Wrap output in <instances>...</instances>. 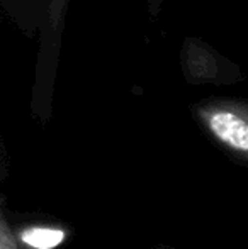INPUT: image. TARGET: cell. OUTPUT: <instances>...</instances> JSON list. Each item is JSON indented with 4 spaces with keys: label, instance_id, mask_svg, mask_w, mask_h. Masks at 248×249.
<instances>
[{
    "label": "cell",
    "instance_id": "3",
    "mask_svg": "<svg viewBox=\"0 0 248 249\" xmlns=\"http://www.w3.org/2000/svg\"><path fill=\"white\" fill-rule=\"evenodd\" d=\"M19 237L33 249H55L65 241V232L55 227H27Z\"/></svg>",
    "mask_w": 248,
    "mask_h": 249
},
{
    "label": "cell",
    "instance_id": "4",
    "mask_svg": "<svg viewBox=\"0 0 248 249\" xmlns=\"http://www.w3.org/2000/svg\"><path fill=\"white\" fill-rule=\"evenodd\" d=\"M66 7H68V0H50V2H48V10H46L48 29L60 34Z\"/></svg>",
    "mask_w": 248,
    "mask_h": 249
},
{
    "label": "cell",
    "instance_id": "2",
    "mask_svg": "<svg viewBox=\"0 0 248 249\" xmlns=\"http://www.w3.org/2000/svg\"><path fill=\"white\" fill-rule=\"evenodd\" d=\"M184 68L191 80H212L219 75L218 58L209 48L201 44L199 41H187L184 46Z\"/></svg>",
    "mask_w": 248,
    "mask_h": 249
},
{
    "label": "cell",
    "instance_id": "6",
    "mask_svg": "<svg viewBox=\"0 0 248 249\" xmlns=\"http://www.w3.org/2000/svg\"><path fill=\"white\" fill-rule=\"evenodd\" d=\"M162 3H163V0H148V9H150V14H152L153 17L158 14Z\"/></svg>",
    "mask_w": 248,
    "mask_h": 249
},
{
    "label": "cell",
    "instance_id": "5",
    "mask_svg": "<svg viewBox=\"0 0 248 249\" xmlns=\"http://www.w3.org/2000/svg\"><path fill=\"white\" fill-rule=\"evenodd\" d=\"M0 249H19L16 236H14L5 215L2 213V202H0Z\"/></svg>",
    "mask_w": 248,
    "mask_h": 249
},
{
    "label": "cell",
    "instance_id": "1",
    "mask_svg": "<svg viewBox=\"0 0 248 249\" xmlns=\"http://www.w3.org/2000/svg\"><path fill=\"white\" fill-rule=\"evenodd\" d=\"M208 132L226 149L245 158L248 153L247 104L238 100H206L194 108Z\"/></svg>",
    "mask_w": 248,
    "mask_h": 249
}]
</instances>
